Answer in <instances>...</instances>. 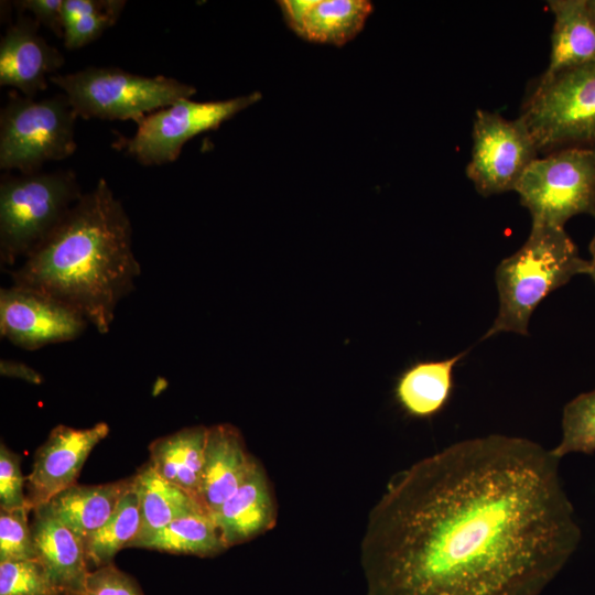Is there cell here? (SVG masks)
Instances as JSON below:
<instances>
[{
    "mask_svg": "<svg viewBox=\"0 0 595 595\" xmlns=\"http://www.w3.org/2000/svg\"><path fill=\"white\" fill-rule=\"evenodd\" d=\"M26 507L0 509V562L35 559Z\"/></svg>",
    "mask_w": 595,
    "mask_h": 595,
    "instance_id": "obj_28",
    "label": "cell"
},
{
    "mask_svg": "<svg viewBox=\"0 0 595 595\" xmlns=\"http://www.w3.org/2000/svg\"><path fill=\"white\" fill-rule=\"evenodd\" d=\"M256 461L238 428L230 423L208 428L199 498L210 516L235 493Z\"/></svg>",
    "mask_w": 595,
    "mask_h": 595,
    "instance_id": "obj_16",
    "label": "cell"
},
{
    "mask_svg": "<svg viewBox=\"0 0 595 595\" xmlns=\"http://www.w3.org/2000/svg\"><path fill=\"white\" fill-rule=\"evenodd\" d=\"M589 252H591V260H589V271L588 274L592 277V279L595 282V234L589 242L588 246Z\"/></svg>",
    "mask_w": 595,
    "mask_h": 595,
    "instance_id": "obj_33",
    "label": "cell"
},
{
    "mask_svg": "<svg viewBox=\"0 0 595 595\" xmlns=\"http://www.w3.org/2000/svg\"><path fill=\"white\" fill-rule=\"evenodd\" d=\"M538 154L536 142L520 117L509 120L496 112L476 111L466 175L482 196L515 191Z\"/></svg>",
    "mask_w": 595,
    "mask_h": 595,
    "instance_id": "obj_10",
    "label": "cell"
},
{
    "mask_svg": "<svg viewBox=\"0 0 595 595\" xmlns=\"http://www.w3.org/2000/svg\"><path fill=\"white\" fill-rule=\"evenodd\" d=\"M0 374L2 377L20 379L32 385H41L43 376L25 363L2 358L0 360Z\"/></svg>",
    "mask_w": 595,
    "mask_h": 595,
    "instance_id": "obj_32",
    "label": "cell"
},
{
    "mask_svg": "<svg viewBox=\"0 0 595 595\" xmlns=\"http://www.w3.org/2000/svg\"><path fill=\"white\" fill-rule=\"evenodd\" d=\"M588 271L589 261L580 257L564 228L532 224L524 244L496 268L499 310L484 339L502 332L528 335L530 317L541 301Z\"/></svg>",
    "mask_w": 595,
    "mask_h": 595,
    "instance_id": "obj_3",
    "label": "cell"
},
{
    "mask_svg": "<svg viewBox=\"0 0 595 595\" xmlns=\"http://www.w3.org/2000/svg\"><path fill=\"white\" fill-rule=\"evenodd\" d=\"M140 273L130 218L106 180L99 178L10 275L13 285L63 302L106 334Z\"/></svg>",
    "mask_w": 595,
    "mask_h": 595,
    "instance_id": "obj_2",
    "label": "cell"
},
{
    "mask_svg": "<svg viewBox=\"0 0 595 595\" xmlns=\"http://www.w3.org/2000/svg\"><path fill=\"white\" fill-rule=\"evenodd\" d=\"M133 476L141 516L140 531L133 541L156 532L176 518L208 513L194 497L158 475L149 463Z\"/></svg>",
    "mask_w": 595,
    "mask_h": 595,
    "instance_id": "obj_22",
    "label": "cell"
},
{
    "mask_svg": "<svg viewBox=\"0 0 595 595\" xmlns=\"http://www.w3.org/2000/svg\"><path fill=\"white\" fill-rule=\"evenodd\" d=\"M68 595H143L131 575L113 563L90 570L82 586Z\"/></svg>",
    "mask_w": 595,
    "mask_h": 595,
    "instance_id": "obj_29",
    "label": "cell"
},
{
    "mask_svg": "<svg viewBox=\"0 0 595 595\" xmlns=\"http://www.w3.org/2000/svg\"><path fill=\"white\" fill-rule=\"evenodd\" d=\"M140 527V505L133 480L111 517L84 543L89 567L112 563L115 555L137 538Z\"/></svg>",
    "mask_w": 595,
    "mask_h": 595,
    "instance_id": "obj_24",
    "label": "cell"
},
{
    "mask_svg": "<svg viewBox=\"0 0 595 595\" xmlns=\"http://www.w3.org/2000/svg\"><path fill=\"white\" fill-rule=\"evenodd\" d=\"M134 477L100 485H78L62 490L37 507L69 528L84 543L111 517Z\"/></svg>",
    "mask_w": 595,
    "mask_h": 595,
    "instance_id": "obj_18",
    "label": "cell"
},
{
    "mask_svg": "<svg viewBox=\"0 0 595 595\" xmlns=\"http://www.w3.org/2000/svg\"><path fill=\"white\" fill-rule=\"evenodd\" d=\"M76 118L64 94L40 100L11 94L0 115L1 170L33 174L48 161L71 156Z\"/></svg>",
    "mask_w": 595,
    "mask_h": 595,
    "instance_id": "obj_7",
    "label": "cell"
},
{
    "mask_svg": "<svg viewBox=\"0 0 595 595\" xmlns=\"http://www.w3.org/2000/svg\"><path fill=\"white\" fill-rule=\"evenodd\" d=\"M208 428L194 425L159 437L149 445V464L166 482L201 505L199 491ZM203 506V505H202Z\"/></svg>",
    "mask_w": 595,
    "mask_h": 595,
    "instance_id": "obj_20",
    "label": "cell"
},
{
    "mask_svg": "<svg viewBox=\"0 0 595 595\" xmlns=\"http://www.w3.org/2000/svg\"><path fill=\"white\" fill-rule=\"evenodd\" d=\"M289 28L300 37L340 46L364 29L374 7L367 0H281Z\"/></svg>",
    "mask_w": 595,
    "mask_h": 595,
    "instance_id": "obj_15",
    "label": "cell"
},
{
    "mask_svg": "<svg viewBox=\"0 0 595 595\" xmlns=\"http://www.w3.org/2000/svg\"><path fill=\"white\" fill-rule=\"evenodd\" d=\"M109 433L106 422L75 429L58 424L37 448L26 477V506L33 511L55 495L76 484L88 455Z\"/></svg>",
    "mask_w": 595,
    "mask_h": 595,
    "instance_id": "obj_12",
    "label": "cell"
},
{
    "mask_svg": "<svg viewBox=\"0 0 595 595\" xmlns=\"http://www.w3.org/2000/svg\"><path fill=\"white\" fill-rule=\"evenodd\" d=\"M40 24L24 14L7 29L0 42V85L33 98L45 90L64 64L63 54L39 33Z\"/></svg>",
    "mask_w": 595,
    "mask_h": 595,
    "instance_id": "obj_13",
    "label": "cell"
},
{
    "mask_svg": "<svg viewBox=\"0 0 595 595\" xmlns=\"http://www.w3.org/2000/svg\"><path fill=\"white\" fill-rule=\"evenodd\" d=\"M50 82L62 89L77 117L137 123L178 99L191 98L196 91L171 77H148L111 66L55 74Z\"/></svg>",
    "mask_w": 595,
    "mask_h": 595,
    "instance_id": "obj_5",
    "label": "cell"
},
{
    "mask_svg": "<svg viewBox=\"0 0 595 595\" xmlns=\"http://www.w3.org/2000/svg\"><path fill=\"white\" fill-rule=\"evenodd\" d=\"M14 6L20 12L32 13L40 25L50 29L56 36L63 37V0H20L14 1Z\"/></svg>",
    "mask_w": 595,
    "mask_h": 595,
    "instance_id": "obj_31",
    "label": "cell"
},
{
    "mask_svg": "<svg viewBox=\"0 0 595 595\" xmlns=\"http://www.w3.org/2000/svg\"><path fill=\"white\" fill-rule=\"evenodd\" d=\"M88 322L40 291L11 284L0 290V335L25 350L78 338Z\"/></svg>",
    "mask_w": 595,
    "mask_h": 595,
    "instance_id": "obj_11",
    "label": "cell"
},
{
    "mask_svg": "<svg viewBox=\"0 0 595 595\" xmlns=\"http://www.w3.org/2000/svg\"><path fill=\"white\" fill-rule=\"evenodd\" d=\"M126 6L123 0H63V41L67 50H78L112 26Z\"/></svg>",
    "mask_w": 595,
    "mask_h": 595,
    "instance_id": "obj_25",
    "label": "cell"
},
{
    "mask_svg": "<svg viewBox=\"0 0 595 595\" xmlns=\"http://www.w3.org/2000/svg\"><path fill=\"white\" fill-rule=\"evenodd\" d=\"M72 171L37 172L0 182V263L30 256L64 220L80 198Z\"/></svg>",
    "mask_w": 595,
    "mask_h": 595,
    "instance_id": "obj_4",
    "label": "cell"
},
{
    "mask_svg": "<svg viewBox=\"0 0 595 595\" xmlns=\"http://www.w3.org/2000/svg\"><path fill=\"white\" fill-rule=\"evenodd\" d=\"M515 191L533 225L564 228L576 215L595 217V151L567 148L538 158Z\"/></svg>",
    "mask_w": 595,
    "mask_h": 595,
    "instance_id": "obj_8",
    "label": "cell"
},
{
    "mask_svg": "<svg viewBox=\"0 0 595 595\" xmlns=\"http://www.w3.org/2000/svg\"><path fill=\"white\" fill-rule=\"evenodd\" d=\"M589 8L592 9L594 15H595V0H587Z\"/></svg>",
    "mask_w": 595,
    "mask_h": 595,
    "instance_id": "obj_34",
    "label": "cell"
},
{
    "mask_svg": "<svg viewBox=\"0 0 595 595\" xmlns=\"http://www.w3.org/2000/svg\"><path fill=\"white\" fill-rule=\"evenodd\" d=\"M212 517L227 548L248 542L275 526L277 500L267 472L258 459Z\"/></svg>",
    "mask_w": 595,
    "mask_h": 595,
    "instance_id": "obj_14",
    "label": "cell"
},
{
    "mask_svg": "<svg viewBox=\"0 0 595 595\" xmlns=\"http://www.w3.org/2000/svg\"><path fill=\"white\" fill-rule=\"evenodd\" d=\"M539 153L567 148L595 151V63L537 80L520 116Z\"/></svg>",
    "mask_w": 595,
    "mask_h": 595,
    "instance_id": "obj_6",
    "label": "cell"
},
{
    "mask_svg": "<svg viewBox=\"0 0 595 595\" xmlns=\"http://www.w3.org/2000/svg\"><path fill=\"white\" fill-rule=\"evenodd\" d=\"M559 464L490 434L394 475L360 542L367 595H540L582 538Z\"/></svg>",
    "mask_w": 595,
    "mask_h": 595,
    "instance_id": "obj_1",
    "label": "cell"
},
{
    "mask_svg": "<svg viewBox=\"0 0 595 595\" xmlns=\"http://www.w3.org/2000/svg\"><path fill=\"white\" fill-rule=\"evenodd\" d=\"M465 354L444 360L419 361L404 370L394 390L402 409L415 418H430L440 412L451 396L453 369Z\"/></svg>",
    "mask_w": 595,
    "mask_h": 595,
    "instance_id": "obj_21",
    "label": "cell"
},
{
    "mask_svg": "<svg viewBox=\"0 0 595 595\" xmlns=\"http://www.w3.org/2000/svg\"><path fill=\"white\" fill-rule=\"evenodd\" d=\"M554 15L545 75L595 63V15L587 0H550Z\"/></svg>",
    "mask_w": 595,
    "mask_h": 595,
    "instance_id": "obj_19",
    "label": "cell"
},
{
    "mask_svg": "<svg viewBox=\"0 0 595 595\" xmlns=\"http://www.w3.org/2000/svg\"><path fill=\"white\" fill-rule=\"evenodd\" d=\"M551 453L559 459L570 453L595 452V389L581 393L565 404L562 437Z\"/></svg>",
    "mask_w": 595,
    "mask_h": 595,
    "instance_id": "obj_26",
    "label": "cell"
},
{
    "mask_svg": "<svg viewBox=\"0 0 595 595\" xmlns=\"http://www.w3.org/2000/svg\"><path fill=\"white\" fill-rule=\"evenodd\" d=\"M26 477L21 470V457L0 444V509L12 510L26 506L24 485Z\"/></svg>",
    "mask_w": 595,
    "mask_h": 595,
    "instance_id": "obj_30",
    "label": "cell"
},
{
    "mask_svg": "<svg viewBox=\"0 0 595 595\" xmlns=\"http://www.w3.org/2000/svg\"><path fill=\"white\" fill-rule=\"evenodd\" d=\"M0 595H63L37 559L0 562Z\"/></svg>",
    "mask_w": 595,
    "mask_h": 595,
    "instance_id": "obj_27",
    "label": "cell"
},
{
    "mask_svg": "<svg viewBox=\"0 0 595 595\" xmlns=\"http://www.w3.org/2000/svg\"><path fill=\"white\" fill-rule=\"evenodd\" d=\"M258 91L219 101L182 98L145 116L130 139L113 145L123 149L142 165L175 161L184 144L199 133L217 129L241 110L261 99Z\"/></svg>",
    "mask_w": 595,
    "mask_h": 595,
    "instance_id": "obj_9",
    "label": "cell"
},
{
    "mask_svg": "<svg viewBox=\"0 0 595 595\" xmlns=\"http://www.w3.org/2000/svg\"><path fill=\"white\" fill-rule=\"evenodd\" d=\"M129 547L199 558L216 556L228 549L213 517L205 512L176 518Z\"/></svg>",
    "mask_w": 595,
    "mask_h": 595,
    "instance_id": "obj_23",
    "label": "cell"
},
{
    "mask_svg": "<svg viewBox=\"0 0 595 595\" xmlns=\"http://www.w3.org/2000/svg\"><path fill=\"white\" fill-rule=\"evenodd\" d=\"M33 512L35 559L62 594L68 595L82 586L90 571L83 542L58 519L41 509Z\"/></svg>",
    "mask_w": 595,
    "mask_h": 595,
    "instance_id": "obj_17",
    "label": "cell"
}]
</instances>
